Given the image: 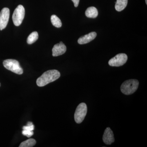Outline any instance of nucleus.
Wrapping results in <instances>:
<instances>
[{
  "mask_svg": "<svg viewBox=\"0 0 147 147\" xmlns=\"http://www.w3.org/2000/svg\"><path fill=\"white\" fill-rule=\"evenodd\" d=\"M59 71L56 69H52L45 71L38 78L36 84L38 86L43 87L47 84L57 80L60 77Z\"/></svg>",
  "mask_w": 147,
  "mask_h": 147,
  "instance_id": "obj_1",
  "label": "nucleus"
},
{
  "mask_svg": "<svg viewBox=\"0 0 147 147\" xmlns=\"http://www.w3.org/2000/svg\"><path fill=\"white\" fill-rule=\"evenodd\" d=\"M139 85V82L137 79L126 80L121 86V91L125 95L132 94L137 91Z\"/></svg>",
  "mask_w": 147,
  "mask_h": 147,
  "instance_id": "obj_2",
  "label": "nucleus"
},
{
  "mask_svg": "<svg viewBox=\"0 0 147 147\" xmlns=\"http://www.w3.org/2000/svg\"><path fill=\"white\" fill-rule=\"evenodd\" d=\"M3 65L7 69L16 74H22L24 72L18 61L16 60L12 59L5 60L3 62Z\"/></svg>",
  "mask_w": 147,
  "mask_h": 147,
  "instance_id": "obj_3",
  "label": "nucleus"
},
{
  "mask_svg": "<svg viewBox=\"0 0 147 147\" xmlns=\"http://www.w3.org/2000/svg\"><path fill=\"white\" fill-rule=\"evenodd\" d=\"M25 10L24 7L20 5L15 9L12 16V20L15 26H18L22 24L24 18Z\"/></svg>",
  "mask_w": 147,
  "mask_h": 147,
  "instance_id": "obj_4",
  "label": "nucleus"
},
{
  "mask_svg": "<svg viewBox=\"0 0 147 147\" xmlns=\"http://www.w3.org/2000/svg\"><path fill=\"white\" fill-rule=\"evenodd\" d=\"M87 113V106L84 102L79 104L74 113V120L77 123H81L84 120Z\"/></svg>",
  "mask_w": 147,
  "mask_h": 147,
  "instance_id": "obj_5",
  "label": "nucleus"
},
{
  "mask_svg": "<svg viewBox=\"0 0 147 147\" xmlns=\"http://www.w3.org/2000/svg\"><path fill=\"white\" fill-rule=\"evenodd\" d=\"M127 60V55L123 53H121L110 59L108 64L111 66L119 67L126 63Z\"/></svg>",
  "mask_w": 147,
  "mask_h": 147,
  "instance_id": "obj_6",
  "label": "nucleus"
},
{
  "mask_svg": "<svg viewBox=\"0 0 147 147\" xmlns=\"http://www.w3.org/2000/svg\"><path fill=\"white\" fill-rule=\"evenodd\" d=\"M10 15L9 9L5 7L0 12V30L5 28L8 24Z\"/></svg>",
  "mask_w": 147,
  "mask_h": 147,
  "instance_id": "obj_7",
  "label": "nucleus"
},
{
  "mask_svg": "<svg viewBox=\"0 0 147 147\" xmlns=\"http://www.w3.org/2000/svg\"><path fill=\"white\" fill-rule=\"evenodd\" d=\"M67 48L65 45L62 42L54 45L53 48V57H57L63 55L66 51Z\"/></svg>",
  "mask_w": 147,
  "mask_h": 147,
  "instance_id": "obj_8",
  "label": "nucleus"
},
{
  "mask_svg": "<svg viewBox=\"0 0 147 147\" xmlns=\"http://www.w3.org/2000/svg\"><path fill=\"white\" fill-rule=\"evenodd\" d=\"M102 140L107 145L111 144L115 141L113 131L110 127H107L105 129L102 137Z\"/></svg>",
  "mask_w": 147,
  "mask_h": 147,
  "instance_id": "obj_9",
  "label": "nucleus"
},
{
  "mask_svg": "<svg viewBox=\"0 0 147 147\" xmlns=\"http://www.w3.org/2000/svg\"><path fill=\"white\" fill-rule=\"evenodd\" d=\"M96 34L95 32H92L88 34L85 35L84 36H82L80 37L78 39V42L79 44L82 45V44H86L93 40L96 37Z\"/></svg>",
  "mask_w": 147,
  "mask_h": 147,
  "instance_id": "obj_10",
  "label": "nucleus"
},
{
  "mask_svg": "<svg viewBox=\"0 0 147 147\" xmlns=\"http://www.w3.org/2000/svg\"><path fill=\"white\" fill-rule=\"evenodd\" d=\"M85 14L88 18H95L98 15V11L96 7H90L87 9L85 12Z\"/></svg>",
  "mask_w": 147,
  "mask_h": 147,
  "instance_id": "obj_11",
  "label": "nucleus"
},
{
  "mask_svg": "<svg viewBox=\"0 0 147 147\" xmlns=\"http://www.w3.org/2000/svg\"><path fill=\"white\" fill-rule=\"evenodd\" d=\"M128 0H117L116 2L115 8L118 11H121L123 10L127 5Z\"/></svg>",
  "mask_w": 147,
  "mask_h": 147,
  "instance_id": "obj_12",
  "label": "nucleus"
},
{
  "mask_svg": "<svg viewBox=\"0 0 147 147\" xmlns=\"http://www.w3.org/2000/svg\"><path fill=\"white\" fill-rule=\"evenodd\" d=\"M38 34L37 32H34L30 34L27 38V43L28 44H32L38 39Z\"/></svg>",
  "mask_w": 147,
  "mask_h": 147,
  "instance_id": "obj_13",
  "label": "nucleus"
},
{
  "mask_svg": "<svg viewBox=\"0 0 147 147\" xmlns=\"http://www.w3.org/2000/svg\"><path fill=\"white\" fill-rule=\"evenodd\" d=\"M36 141L33 139H28L22 142L19 146V147H32L36 144Z\"/></svg>",
  "mask_w": 147,
  "mask_h": 147,
  "instance_id": "obj_14",
  "label": "nucleus"
},
{
  "mask_svg": "<svg viewBox=\"0 0 147 147\" xmlns=\"http://www.w3.org/2000/svg\"><path fill=\"white\" fill-rule=\"evenodd\" d=\"M51 21L52 24L56 28H59L62 26L61 21L56 15H53L51 16Z\"/></svg>",
  "mask_w": 147,
  "mask_h": 147,
  "instance_id": "obj_15",
  "label": "nucleus"
},
{
  "mask_svg": "<svg viewBox=\"0 0 147 147\" xmlns=\"http://www.w3.org/2000/svg\"><path fill=\"white\" fill-rule=\"evenodd\" d=\"M22 133L24 136H26L28 138H30L34 134L33 131L26 129H23Z\"/></svg>",
  "mask_w": 147,
  "mask_h": 147,
  "instance_id": "obj_16",
  "label": "nucleus"
},
{
  "mask_svg": "<svg viewBox=\"0 0 147 147\" xmlns=\"http://www.w3.org/2000/svg\"><path fill=\"white\" fill-rule=\"evenodd\" d=\"M34 126L33 124L32 125H27L26 126H24L23 127V129L30 130V131H33L34 130Z\"/></svg>",
  "mask_w": 147,
  "mask_h": 147,
  "instance_id": "obj_17",
  "label": "nucleus"
},
{
  "mask_svg": "<svg viewBox=\"0 0 147 147\" xmlns=\"http://www.w3.org/2000/svg\"><path fill=\"white\" fill-rule=\"evenodd\" d=\"M71 1H72V2L74 3L75 7H77L78 5H79V1H80V0H71Z\"/></svg>",
  "mask_w": 147,
  "mask_h": 147,
  "instance_id": "obj_18",
  "label": "nucleus"
},
{
  "mask_svg": "<svg viewBox=\"0 0 147 147\" xmlns=\"http://www.w3.org/2000/svg\"><path fill=\"white\" fill-rule=\"evenodd\" d=\"M146 4H147V0H146Z\"/></svg>",
  "mask_w": 147,
  "mask_h": 147,
  "instance_id": "obj_19",
  "label": "nucleus"
},
{
  "mask_svg": "<svg viewBox=\"0 0 147 147\" xmlns=\"http://www.w3.org/2000/svg\"><path fill=\"white\" fill-rule=\"evenodd\" d=\"M0 86H1V84H0Z\"/></svg>",
  "mask_w": 147,
  "mask_h": 147,
  "instance_id": "obj_20",
  "label": "nucleus"
}]
</instances>
